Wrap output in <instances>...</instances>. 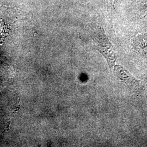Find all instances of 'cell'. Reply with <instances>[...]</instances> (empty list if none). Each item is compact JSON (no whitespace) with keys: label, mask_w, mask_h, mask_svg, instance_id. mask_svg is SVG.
<instances>
[{"label":"cell","mask_w":147,"mask_h":147,"mask_svg":"<svg viewBox=\"0 0 147 147\" xmlns=\"http://www.w3.org/2000/svg\"><path fill=\"white\" fill-rule=\"evenodd\" d=\"M95 44L96 48L106 57H113L112 47L108 38L102 29L98 30L94 36Z\"/></svg>","instance_id":"obj_1"}]
</instances>
